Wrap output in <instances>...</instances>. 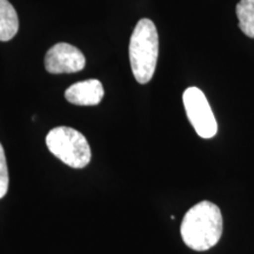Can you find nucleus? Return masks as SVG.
<instances>
[{"label":"nucleus","mask_w":254,"mask_h":254,"mask_svg":"<svg viewBox=\"0 0 254 254\" xmlns=\"http://www.w3.org/2000/svg\"><path fill=\"white\" fill-rule=\"evenodd\" d=\"M180 233L190 250L204 252L217 245L222 234V215L213 202H199L189 209L183 219Z\"/></svg>","instance_id":"nucleus-1"},{"label":"nucleus","mask_w":254,"mask_h":254,"mask_svg":"<svg viewBox=\"0 0 254 254\" xmlns=\"http://www.w3.org/2000/svg\"><path fill=\"white\" fill-rule=\"evenodd\" d=\"M19 31V19L8 0H0V41H8Z\"/></svg>","instance_id":"nucleus-7"},{"label":"nucleus","mask_w":254,"mask_h":254,"mask_svg":"<svg viewBox=\"0 0 254 254\" xmlns=\"http://www.w3.org/2000/svg\"><path fill=\"white\" fill-rule=\"evenodd\" d=\"M85 65L86 59L84 53L66 43L53 45L45 56V68L52 74L80 72L85 68Z\"/></svg>","instance_id":"nucleus-5"},{"label":"nucleus","mask_w":254,"mask_h":254,"mask_svg":"<svg viewBox=\"0 0 254 254\" xmlns=\"http://www.w3.org/2000/svg\"><path fill=\"white\" fill-rule=\"evenodd\" d=\"M159 55L157 27L150 19H140L129 40V63L135 80L147 84L153 78Z\"/></svg>","instance_id":"nucleus-2"},{"label":"nucleus","mask_w":254,"mask_h":254,"mask_svg":"<svg viewBox=\"0 0 254 254\" xmlns=\"http://www.w3.org/2000/svg\"><path fill=\"white\" fill-rule=\"evenodd\" d=\"M183 101L187 118L194 127L196 134L204 139L213 138L218 132V124L202 91L198 87L187 88L184 92Z\"/></svg>","instance_id":"nucleus-4"},{"label":"nucleus","mask_w":254,"mask_h":254,"mask_svg":"<svg viewBox=\"0 0 254 254\" xmlns=\"http://www.w3.org/2000/svg\"><path fill=\"white\" fill-rule=\"evenodd\" d=\"M240 30L247 37L254 38V0H240L237 5Z\"/></svg>","instance_id":"nucleus-8"},{"label":"nucleus","mask_w":254,"mask_h":254,"mask_svg":"<svg viewBox=\"0 0 254 254\" xmlns=\"http://www.w3.org/2000/svg\"><path fill=\"white\" fill-rule=\"evenodd\" d=\"M103 84L98 79L79 81L65 91V98L68 103L78 106H95L104 98Z\"/></svg>","instance_id":"nucleus-6"},{"label":"nucleus","mask_w":254,"mask_h":254,"mask_svg":"<svg viewBox=\"0 0 254 254\" xmlns=\"http://www.w3.org/2000/svg\"><path fill=\"white\" fill-rule=\"evenodd\" d=\"M8 168L6 163V155L2 145L0 144V199L4 198L8 190Z\"/></svg>","instance_id":"nucleus-9"},{"label":"nucleus","mask_w":254,"mask_h":254,"mask_svg":"<svg viewBox=\"0 0 254 254\" xmlns=\"http://www.w3.org/2000/svg\"><path fill=\"white\" fill-rule=\"evenodd\" d=\"M46 145L53 155L72 168H84L91 161V147L77 129L59 126L46 135Z\"/></svg>","instance_id":"nucleus-3"}]
</instances>
